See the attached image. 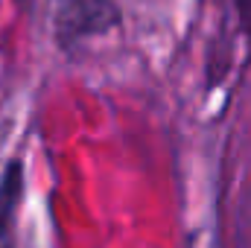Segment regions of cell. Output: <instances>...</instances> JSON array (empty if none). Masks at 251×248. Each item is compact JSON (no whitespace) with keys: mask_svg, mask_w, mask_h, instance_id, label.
I'll use <instances>...</instances> for the list:
<instances>
[{"mask_svg":"<svg viewBox=\"0 0 251 248\" xmlns=\"http://www.w3.org/2000/svg\"><path fill=\"white\" fill-rule=\"evenodd\" d=\"M50 24L62 47H73L82 38L102 35L120 24L114 0H50Z\"/></svg>","mask_w":251,"mask_h":248,"instance_id":"obj_1","label":"cell"},{"mask_svg":"<svg viewBox=\"0 0 251 248\" xmlns=\"http://www.w3.org/2000/svg\"><path fill=\"white\" fill-rule=\"evenodd\" d=\"M24 196L21 161H12L0 178V248H18V210Z\"/></svg>","mask_w":251,"mask_h":248,"instance_id":"obj_2","label":"cell"}]
</instances>
